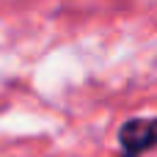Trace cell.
<instances>
[{"label": "cell", "mask_w": 157, "mask_h": 157, "mask_svg": "<svg viewBox=\"0 0 157 157\" xmlns=\"http://www.w3.org/2000/svg\"><path fill=\"white\" fill-rule=\"evenodd\" d=\"M119 144L124 157H138L141 152L157 146V119H130L119 130Z\"/></svg>", "instance_id": "1"}]
</instances>
